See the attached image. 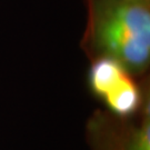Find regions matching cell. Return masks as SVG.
<instances>
[{
    "mask_svg": "<svg viewBox=\"0 0 150 150\" xmlns=\"http://www.w3.org/2000/svg\"><path fill=\"white\" fill-rule=\"evenodd\" d=\"M86 26L80 40L89 61L108 58L138 78L150 66V0H85Z\"/></svg>",
    "mask_w": 150,
    "mask_h": 150,
    "instance_id": "cell-1",
    "label": "cell"
},
{
    "mask_svg": "<svg viewBox=\"0 0 150 150\" xmlns=\"http://www.w3.org/2000/svg\"><path fill=\"white\" fill-rule=\"evenodd\" d=\"M87 81L103 109L113 115L132 116L150 102L149 76L138 78L112 59L91 60Z\"/></svg>",
    "mask_w": 150,
    "mask_h": 150,
    "instance_id": "cell-2",
    "label": "cell"
},
{
    "mask_svg": "<svg viewBox=\"0 0 150 150\" xmlns=\"http://www.w3.org/2000/svg\"><path fill=\"white\" fill-rule=\"evenodd\" d=\"M85 140L88 150H150V102L128 117L95 110L87 119Z\"/></svg>",
    "mask_w": 150,
    "mask_h": 150,
    "instance_id": "cell-3",
    "label": "cell"
}]
</instances>
